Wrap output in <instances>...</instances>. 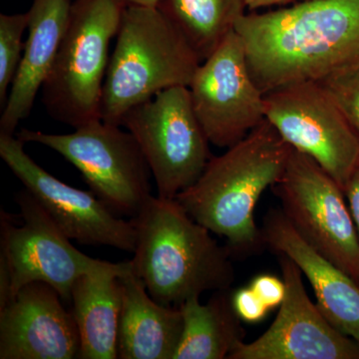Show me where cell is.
Here are the masks:
<instances>
[{"instance_id": "8fae6325", "label": "cell", "mask_w": 359, "mask_h": 359, "mask_svg": "<svg viewBox=\"0 0 359 359\" xmlns=\"http://www.w3.org/2000/svg\"><path fill=\"white\" fill-rule=\"evenodd\" d=\"M189 90L201 126L216 147L236 145L266 120L264 94L236 32L201 63Z\"/></svg>"}, {"instance_id": "5b68a950", "label": "cell", "mask_w": 359, "mask_h": 359, "mask_svg": "<svg viewBox=\"0 0 359 359\" xmlns=\"http://www.w3.org/2000/svg\"><path fill=\"white\" fill-rule=\"evenodd\" d=\"M125 0H75L57 55L42 86L53 119L76 129L101 120L109 47L119 30Z\"/></svg>"}, {"instance_id": "ba28073f", "label": "cell", "mask_w": 359, "mask_h": 359, "mask_svg": "<svg viewBox=\"0 0 359 359\" xmlns=\"http://www.w3.org/2000/svg\"><path fill=\"white\" fill-rule=\"evenodd\" d=\"M271 189L302 238L359 285V237L339 183L313 158L292 149Z\"/></svg>"}, {"instance_id": "3957f363", "label": "cell", "mask_w": 359, "mask_h": 359, "mask_svg": "<svg viewBox=\"0 0 359 359\" xmlns=\"http://www.w3.org/2000/svg\"><path fill=\"white\" fill-rule=\"evenodd\" d=\"M131 222L136 248L130 263L156 302L180 308L203 292L231 289L230 252L178 201L151 196Z\"/></svg>"}, {"instance_id": "d6986e66", "label": "cell", "mask_w": 359, "mask_h": 359, "mask_svg": "<svg viewBox=\"0 0 359 359\" xmlns=\"http://www.w3.org/2000/svg\"><path fill=\"white\" fill-rule=\"evenodd\" d=\"M184 330L174 359H224L245 341V330L230 290L214 292L205 304L199 297L181 306Z\"/></svg>"}, {"instance_id": "44dd1931", "label": "cell", "mask_w": 359, "mask_h": 359, "mask_svg": "<svg viewBox=\"0 0 359 359\" xmlns=\"http://www.w3.org/2000/svg\"><path fill=\"white\" fill-rule=\"evenodd\" d=\"M29 14H1L0 15V105L4 107L7 92L20 68L25 43L23 33L28 28Z\"/></svg>"}, {"instance_id": "ffe728a7", "label": "cell", "mask_w": 359, "mask_h": 359, "mask_svg": "<svg viewBox=\"0 0 359 359\" xmlns=\"http://www.w3.org/2000/svg\"><path fill=\"white\" fill-rule=\"evenodd\" d=\"M158 8L185 37L201 62L209 57L245 15V0H160Z\"/></svg>"}, {"instance_id": "8992f818", "label": "cell", "mask_w": 359, "mask_h": 359, "mask_svg": "<svg viewBox=\"0 0 359 359\" xmlns=\"http://www.w3.org/2000/svg\"><path fill=\"white\" fill-rule=\"evenodd\" d=\"M121 127L97 120L73 133L22 129L16 137L57 152L78 169L91 192L115 214L134 218L152 196V174L138 142Z\"/></svg>"}, {"instance_id": "2e32d148", "label": "cell", "mask_w": 359, "mask_h": 359, "mask_svg": "<svg viewBox=\"0 0 359 359\" xmlns=\"http://www.w3.org/2000/svg\"><path fill=\"white\" fill-rule=\"evenodd\" d=\"M71 0H33L28 11V39L20 68L0 118V134L14 136L32 112L48 77L69 20Z\"/></svg>"}, {"instance_id": "6da1fadb", "label": "cell", "mask_w": 359, "mask_h": 359, "mask_svg": "<svg viewBox=\"0 0 359 359\" xmlns=\"http://www.w3.org/2000/svg\"><path fill=\"white\" fill-rule=\"evenodd\" d=\"M235 32L264 94L359 63V0H306L245 14Z\"/></svg>"}, {"instance_id": "ac0fdd59", "label": "cell", "mask_w": 359, "mask_h": 359, "mask_svg": "<svg viewBox=\"0 0 359 359\" xmlns=\"http://www.w3.org/2000/svg\"><path fill=\"white\" fill-rule=\"evenodd\" d=\"M127 264L110 263L79 276L73 285L71 311L79 332V358H118L123 297L119 276Z\"/></svg>"}, {"instance_id": "9a60e30c", "label": "cell", "mask_w": 359, "mask_h": 359, "mask_svg": "<svg viewBox=\"0 0 359 359\" xmlns=\"http://www.w3.org/2000/svg\"><path fill=\"white\" fill-rule=\"evenodd\" d=\"M261 229L266 247L290 257L308 278L323 316L359 344L358 283L308 244L280 208L269 210Z\"/></svg>"}, {"instance_id": "cb8c5ba5", "label": "cell", "mask_w": 359, "mask_h": 359, "mask_svg": "<svg viewBox=\"0 0 359 359\" xmlns=\"http://www.w3.org/2000/svg\"><path fill=\"white\" fill-rule=\"evenodd\" d=\"M250 287L269 309L280 306L285 297V282L275 276H257L252 280Z\"/></svg>"}, {"instance_id": "484cf974", "label": "cell", "mask_w": 359, "mask_h": 359, "mask_svg": "<svg viewBox=\"0 0 359 359\" xmlns=\"http://www.w3.org/2000/svg\"><path fill=\"white\" fill-rule=\"evenodd\" d=\"M306 1V0H245V6L250 11L263 8V7L280 6V4H292V2Z\"/></svg>"}, {"instance_id": "9c48e42d", "label": "cell", "mask_w": 359, "mask_h": 359, "mask_svg": "<svg viewBox=\"0 0 359 359\" xmlns=\"http://www.w3.org/2000/svg\"><path fill=\"white\" fill-rule=\"evenodd\" d=\"M264 114L287 144L313 158L344 190L359 163V135L318 81L264 94Z\"/></svg>"}, {"instance_id": "d4e9b609", "label": "cell", "mask_w": 359, "mask_h": 359, "mask_svg": "<svg viewBox=\"0 0 359 359\" xmlns=\"http://www.w3.org/2000/svg\"><path fill=\"white\" fill-rule=\"evenodd\" d=\"M344 192L359 237V163L347 180Z\"/></svg>"}, {"instance_id": "4fadbf2b", "label": "cell", "mask_w": 359, "mask_h": 359, "mask_svg": "<svg viewBox=\"0 0 359 359\" xmlns=\"http://www.w3.org/2000/svg\"><path fill=\"white\" fill-rule=\"evenodd\" d=\"M285 297L273 325L255 341L243 342L228 359H359V344L342 334L311 301L302 273L276 254Z\"/></svg>"}, {"instance_id": "52a82bcc", "label": "cell", "mask_w": 359, "mask_h": 359, "mask_svg": "<svg viewBox=\"0 0 359 359\" xmlns=\"http://www.w3.org/2000/svg\"><path fill=\"white\" fill-rule=\"evenodd\" d=\"M121 126L138 142L161 198L176 199L199 180L212 158L189 87H172L135 106Z\"/></svg>"}, {"instance_id": "603a6c76", "label": "cell", "mask_w": 359, "mask_h": 359, "mask_svg": "<svg viewBox=\"0 0 359 359\" xmlns=\"http://www.w3.org/2000/svg\"><path fill=\"white\" fill-rule=\"evenodd\" d=\"M233 306L238 318L248 323H259L269 311L250 287H243L233 292Z\"/></svg>"}, {"instance_id": "30bf717a", "label": "cell", "mask_w": 359, "mask_h": 359, "mask_svg": "<svg viewBox=\"0 0 359 359\" xmlns=\"http://www.w3.org/2000/svg\"><path fill=\"white\" fill-rule=\"evenodd\" d=\"M21 223L1 211V252L11 275V299L25 285L43 282L71 302L79 276L106 268L109 262L93 259L77 250L53 219L27 190L16 195Z\"/></svg>"}, {"instance_id": "4316f807", "label": "cell", "mask_w": 359, "mask_h": 359, "mask_svg": "<svg viewBox=\"0 0 359 359\" xmlns=\"http://www.w3.org/2000/svg\"><path fill=\"white\" fill-rule=\"evenodd\" d=\"M127 6H158L160 0H125Z\"/></svg>"}, {"instance_id": "e0dca14e", "label": "cell", "mask_w": 359, "mask_h": 359, "mask_svg": "<svg viewBox=\"0 0 359 359\" xmlns=\"http://www.w3.org/2000/svg\"><path fill=\"white\" fill-rule=\"evenodd\" d=\"M119 280L123 297L118 358L174 359L184 330L181 309L156 302L130 261Z\"/></svg>"}, {"instance_id": "7c38bea8", "label": "cell", "mask_w": 359, "mask_h": 359, "mask_svg": "<svg viewBox=\"0 0 359 359\" xmlns=\"http://www.w3.org/2000/svg\"><path fill=\"white\" fill-rule=\"evenodd\" d=\"M0 157L71 241L134 252L133 223L119 218L91 191L79 190L52 176L25 152V142L0 134Z\"/></svg>"}, {"instance_id": "7402d4cb", "label": "cell", "mask_w": 359, "mask_h": 359, "mask_svg": "<svg viewBox=\"0 0 359 359\" xmlns=\"http://www.w3.org/2000/svg\"><path fill=\"white\" fill-rule=\"evenodd\" d=\"M359 135V63L346 66L318 80Z\"/></svg>"}, {"instance_id": "5bb4252c", "label": "cell", "mask_w": 359, "mask_h": 359, "mask_svg": "<svg viewBox=\"0 0 359 359\" xmlns=\"http://www.w3.org/2000/svg\"><path fill=\"white\" fill-rule=\"evenodd\" d=\"M79 353L72 311L48 283H28L0 309V359H73Z\"/></svg>"}, {"instance_id": "7a4b0ae2", "label": "cell", "mask_w": 359, "mask_h": 359, "mask_svg": "<svg viewBox=\"0 0 359 359\" xmlns=\"http://www.w3.org/2000/svg\"><path fill=\"white\" fill-rule=\"evenodd\" d=\"M292 148L264 120L242 141L212 157L202 176L176 200L198 223L226 240L231 257L266 249L255 209L285 172Z\"/></svg>"}, {"instance_id": "277c9868", "label": "cell", "mask_w": 359, "mask_h": 359, "mask_svg": "<svg viewBox=\"0 0 359 359\" xmlns=\"http://www.w3.org/2000/svg\"><path fill=\"white\" fill-rule=\"evenodd\" d=\"M101 99V120L121 126L124 115L164 90L189 87L201 60L157 6H127Z\"/></svg>"}]
</instances>
